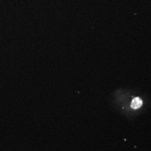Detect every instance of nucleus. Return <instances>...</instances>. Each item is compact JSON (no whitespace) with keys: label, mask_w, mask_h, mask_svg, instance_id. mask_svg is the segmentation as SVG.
<instances>
[{"label":"nucleus","mask_w":151,"mask_h":151,"mask_svg":"<svg viewBox=\"0 0 151 151\" xmlns=\"http://www.w3.org/2000/svg\"><path fill=\"white\" fill-rule=\"evenodd\" d=\"M141 105H142V101H141L140 98L136 97L132 100V104H131V106L132 109H139L141 106Z\"/></svg>","instance_id":"obj_1"}]
</instances>
